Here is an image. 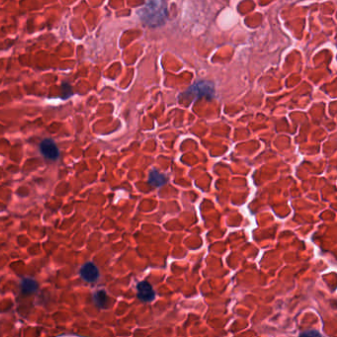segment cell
<instances>
[{
    "label": "cell",
    "mask_w": 337,
    "mask_h": 337,
    "mask_svg": "<svg viewBox=\"0 0 337 337\" xmlns=\"http://www.w3.org/2000/svg\"><path fill=\"white\" fill-rule=\"evenodd\" d=\"M94 300L99 308H105L108 303V296L104 291H98L94 296Z\"/></svg>",
    "instance_id": "8"
},
{
    "label": "cell",
    "mask_w": 337,
    "mask_h": 337,
    "mask_svg": "<svg viewBox=\"0 0 337 337\" xmlns=\"http://www.w3.org/2000/svg\"><path fill=\"white\" fill-rule=\"evenodd\" d=\"M215 93V89H214V85L211 82L208 81H201L198 83H195L194 85H192L189 89L185 91L181 97L188 101H194L197 100L198 98H203V97H207L208 99H212Z\"/></svg>",
    "instance_id": "2"
},
{
    "label": "cell",
    "mask_w": 337,
    "mask_h": 337,
    "mask_svg": "<svg viewBox=\"0 0 337 337\" xmlns=\"http://www.w3.org/2000/svg\"><path fill=\"white\" fill-rule=\"evenodd\" d=\"M40 151L45 158L51 159V160H56L60 156V152H59L57 145L52 139H49V138L44 139L41 142Z\"/></svg>",
    "instance_id": "3"
},
{
    "label": "cell",
    "mask_w": 337,
    "mask_h": 337,
    "mask_svg": "<svg viewBox=\"0 0 337 337\" xmlns=\"http://www.w3.org/2000/svg\"><path fill=\"white\" fill-rule=\"evenodd\" d=\"M136 290H137V298L141 302L145 303L152 302L156 297V293L153 290V287L147 281L138 283L136 286Z\"/></svg>",
    "instance_id": "4"
},
{
    "label": "cell",
    "mask_w": 337,
    "mask_h": 337,
    "mask_svg": "<svg viewBox=\"0 0 337 337\" xmlns=\"http://www.w3.org/2000/svg\"><path fill=\"white\" fill-rule=\"evenodd\" d=\"M302 335H305V336H309V335H319V333H318V332H316V331H310V332L303 333Z\"/></svg>",
    "instance_id": "10"
},
{
    "label": "cell",
    "mask_w": 337,
    "mask_h": 337,
    "mask_svg": "<svg viewBox=\"0 0 337 337\" xmlns=\"http://www.w3.org/2000/svg\"><path fill=\"white\" fill-rule=\"evenodd\" d=\"M141 21L149 26H159L166 18V6L164 0H148L138 10Z\"/></svg>",
    "instance_id": "1"
},
{
    "label": "cell",
    "mask_w": 337,
    "mask_h": 337,
    "mask_svg": "<svg viewBox=\"0 0 337 337\" xmlns=\"http://www.w3.org/2000/svg\"><path fill=\"white\" fill-rule=\"evenodd\" d=\"M21 288H22V292L24 294H27V295H30V294H33V293L36 292L37 289H38V284L35 280L33 279H24L22 281V285H21Z\"/></svg>",
    "instance_id": "7"
},
{
    "label": "cell",
    "mask_w": 337,
    "mask_h": 337,
    "mask_svg": "<svg viewBox=\"0 0 337 337\" xmlns=\"http://www.w3.org/2000/svg\"><path fill=\"white\" fill-rule=\"evenodd\" d=\"M63 91H64V97L65 98H68V97H69V95H71V93H72V90H71L68 83H65L63 85Z\"/></svg>",
    "instance_id": "9"
},
{
    "label": "cell",
    "mask_w": 337,
    "mask_h": 337,
    "mask_svg": "<svg viewBox=\"0 0 337 337\" xmlns=\"http://www.w3.org/2000/svg\"><path fill=\"white\" fill-rule=\"evenodd\" d=\"M167 178L164 174L159 173L157 170H154L150 173V178H149V183L154 186V187H161L164 184H166Z\"/></svg>",
    "instance_id": "6"
},
{
    "label": "cell",
    "mask_w": 337,
    "mask_h": 337,
    "mask_svg": "<svg viewBox=\"0 0 337 337\" xmlns=\"http://www.w3.org/2000/svg\"><path fill=\"white\" fill-rule=\"evenodd\" d=\"M80 276L82 277L83 280H85L86 282L89 283H93L95 282L98 277H99V270L95 266L94 263L92 262H88L85 263L81 269H80Z\"/></svg>",
    "instance_id": "5"
}]
</instances>
